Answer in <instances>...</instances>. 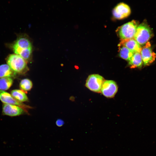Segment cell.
Returning <instances> with one entry per match:
<instances>
[{"mask_svg":"<svg viewBox=\"0 0 156 156\" xmlns=\"http://www.w3.org/2000/svg\"><path fill=\"white\" fill-rule=\"evenodd\" d=\"M6 62L16 74H23L29 70L27 62L18 54L15 53L9 55L7 57Z\"/></svg>","mask_w":156,"mask_h":156,"instance_id":"cell-1","label":"cell"},{"mask_svg":"<svg viewBox=\"0 0 156 156\" xmlns=\"http://www.w3.org/2000/svg\"><path fill=\"white\" fill-rule=\"evenodd\" d=\"M138 26V22L133 20L119 27L116 32L121 40L132 39L134 37Z\"/></svg>","mask_w":156,"mask_h":156,"instance_id":"cell-2","label":"cell"},{"mask_svg":"<svg viewBox=\"0 0 156 156\" xmlns=\"http://www.w3.org/2000/svg\"><path fill=\"white\" fill-rule=\"evenodd\" d=\"M153 35L151 29L145 22L138 26L134 38L140 45H142L147 42Z\"/></svg>","mask_w":156,"mask_h":156,"instance_id":"cell-3","label":"cell"},{"mask_svg":"<svg viewBox=\"0 0 156 156\" xmlns=\"http://www.w3.org/2000/svg\"><path fill=\"white\" fill-rule=\"evenodd\" d=\"M12 47L15 53L19 55L28 49H32L29 38L25 34L19 36Z\"/></svg>","mask_w":156,"mask_h":156,"instance_id":"cell-4","label":"cell"},{"mask_svg":"<svg viewBox=\"0 0 156 156\" xmlns=\"http://www.w3.org/2000/svg\"><path fill=\"white\" fill-rule=\"evenodd\" d=\"M105 80L103 77L99 74H92L87 79L85 86L91 91L99 93Z\"/></svg>","mask_w":156,"mask_h":156,"instance_id":"cell-5","label":"cell"},{"mask_svg":"<svg viewBox=\"0 0 156 156\" xmlns=\"http://www.w3.org/2000/svg\"><path fill=\"white\" fill-rule=\"evenodd\" d=\"M112 14L115 18L121 20L128 17L131 13V9L127 4L123 2L117 4L112 10Z\"/></svg>","mask_w":156,"mask_h":156,"instance_id":"cell-6","label":"cell"},{"mask_svg":"<svg viewBox=\"0 0 156 156\" xmlns=\"http://www.w3.org/2000/svg\"><path fill=\"white\" fill-rule=\"evenodd\" d=\"M142 61L145 66H148L152 63L156 57V54L152 50L151 44L148 42L140 52Z\"/></svg>","mask_w":156,"mask_h":156,"instance_id":"cell-7","label":"cell"},{"mask_svg":"<svg viewBox=\"0 0 156 156\" xmlns=\"http://www.w3.org/2000/svg\"><path fill=\"white\" fill-rule=\"evenodd\" d=\"M118 90V86L115 81L105 80L103 84L101 92L107 98H112L116 93Z\"/></svg>","mask_w":156,"mask_h":156,"instance_id":"cell-8","label":"cell"},{"mask_svg":"<svg viewBox=\"0 0 156 156\" xmlns=\"http://www.w3.org/2000/svg\"><path fill=\"white\" fill-rule=\"evenodd\" d=\"M27 112V111L17 105L5 103L3 105L2 113L5 115L15 116Z\"/></svg>","mask_w":156,"mask_h":156,"instance_id":"cell-9","label":"cell"},{"mask_svg":"<svg viewBox=\"0 0 156 156\" xmlns=\"http://www.w3.org/2000/svg\"><path fill=\"white\" fill-rule=\"evenodd\" d=\"M0 100L4 103L17 105L22 108L26 111V109L30 108V106L16 100L10 93L1 90Z\"/></svg>","mask_w":156,"mask_h":156,"instance_id":"cell-10","label":"cell"},{"mask_svg":"<svg viewBox=\"0 0 156 156\" xmlns=\"http://www.w3.org/2000/svg\"><path fill=\"white\" fill-rule=\"evenodd\" d=\"M125 46L134 53H140L142 48L134 39L121 40L118 46Z\"/></svg>","mask_w":156,"mask_h":156,"instance_id":"cell-11","label":"cell"},{"mask_svg":"<svg viewBox=\"0 0 156 156\" xmlns=\"http://www.w3.org/2000/svg\"><path fill=\"white\" fill-rule=\"evenodd\" d=\"M16 74L7 64L0 65V78L4 77H14Z\"/></svg>","mask_w":156,"mask_h":156,"instance_id":"cell-12","label":"cell"},{"mask_svg":"<svg viewBox=\"0 0 156 156\" xmlns=\"http://www.w3.org/2000/svg\"><path fill=\"white\" fill-rule=\"evenodd\" d=\"M129 61V64L131 68L141 67L143 61L140 53H134Z\"/></svg>","mask_w":156,"mask_h":156,"instance_id":"cell-13","label":"cell"},{"mask_svg":"<svg viewBox=\"0 0 156 156\" xmlns=\"http://www.w3.org/2000/svg\"><path fill=\"white\" fill-rule=\"evenodd\" d=\"M11 94L16 100L21 102L28 101V98L25 92L21 90L15 89L12 90Z\"/></svg>","mask_w":156,"mask_h":156,"instance_id":"cell-14","label":"cell"},{"mask_svg":"<svg viewBox=\"0 0 156 156\" xmlns=\"http://www.w3.org/2000/svg\"><path fill=\"white\" fill-rule=\"evenodd\" d=\"M118 47L119 56L122 58L129 61L134 53L125 46H119Z\"/></svg>","mask_w":156,"mask_h":156,"instance_id":"cell-15","label":"cell"},{"mask_svg":"<svg viewBox=\"0 0 156 156\" xmlns=\"http://www.w3.org/2000/svg\"><path fill=\"white\" fill-rule=\"evenodd\" d=\"M13 79L10 77L0 78V90L3 91L8 90L12 86Z\"/></svg>","mask_w":156,"mask_h":156,"instance_id":"cell-16","label":"cell"},{"mask_svg":"<svg viewBox=\"0 0 156 156\" xmlns=\"http://www.w3.org/2000/svg\"><path fill=\"white\" fill-rule=\"evenodd\" d=\"M32 86L33 83L32 81L27 78L22 79L19 83L20 88L25 92L31 90Z\"/></svg>","mask_w":156,"mask_h":156,"instance_id":"cell-17","label":"cell"},{"mask_svg":"<svg viewBox=\"0 0 156 156\" xmlns=\"http://www.w3.org/2000/svg\"><path fill=\"white\" fill-rule=\"evenodd\" d=\"M64 124V122L63 120L61 119H58L56 122V124L58 127H61Z\"/></svg>","mask_w":156,"mask_h":156,"instance_id":"cell-18","label":"cell"}]
</instances>
